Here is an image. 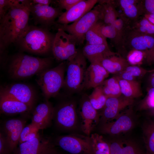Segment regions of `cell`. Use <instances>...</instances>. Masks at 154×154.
Instances as JSON below:
<instances>
[{
	"mask_svg": "<svg viewBox=\"0 0 154 154\" xmlns=\"http://www.w3.org/2000/svg\"><path fill=\"white\" fill-rule=\"evenodd\" d=\"M31 0H13L11 7L0 19V51L1 55L11 44H17L29 25Z\"/></svg>",
	"mask_w": 154,
	"mask_h": 154,
	"instance_id": "obj_1",
	"label": "cell"
},
{
	"mask_svg": "<svg viewBox=\"0 0 154 154\" xmlns=\"http://www.w3.org/2000/svg\"><path fill=\"white\" fill-rule=\"evenodd\" d=\"M52 62L50 57L42 58L17 53L10 59L8 72L12 79L21 80L37 75L50 68Z\"/></svg>",
	"mask_w": 154,
	"mask_h": 154,
	"instance_id": "obj_2",
	"label": "cell"
},
{
	"mask_svg": "<svg viewBox=\"0 0 154 154\" xmlns=\"http://www.w3.org/2000/svg\"><path fill=\"white\" fill-rule=\"evenodd\" d=\"M55 35L49 30L29 25L26 32L17 44L23 50L38 54H44L52 51Z\"/></svg>",
	"mask_w": 154,
	"mask_h": 154,
	"instance_id": "obj_3",
	"label": "cell"
},
{
	"mask_svg": "<svg viewBox=\"0 0 154 154\" xmlns=\"http://www.w3.org/2000/svg\"><path fill=\"white\" fill-rule=\"evenodd\" d=\"M86 59L82 51L78 49L76 54L67 60L66 74L62 88L68 94L80 92L84 90Z\"/></svg>",
	"mask_w": 154,
	"mask_h": 154,
	"instance_id": "obj_4",
	"label": "cell"
},
{
	"mask_svg": "<svg viewBox=\"0 0 154 154\" xmlns=\"http://www.w3.org/2000/svg\"><path fill=\"white\" fill-rule=\"evenodd\" d=\"M66 64L63 61L56 67L47 69L37 75L36 81L45 100L56 96L62 88Z\"/></svg>",
	"mask_w": 154,
	"mask_h": 154,
	"instance_id": "obj_5",
	"label": "cell"
},
{
	"mask_svg": "<svg viewBox=\"0 0 154 154\" xmlns=\"http://www.w3.org/2000/svg\"><path fill=\"white\" fill-rule=\"evenodd\" d=\"M99 19V13L94 7L81 18L68 25L55 23L56 29H61L73 36L76 39L77 44H82L85 40V36L87 32Z\"/></svg>",
	"mask_w": 154,
	"mask_h": 154,
	"instance_id": "obj_6",
	"label": "cell"
},
{
	"mask_svg": "<svg viewBox=\"0 0 154 154\" xmlns=\"http://www.w3.org/2000/svg\"><path fill=\"white\" fill-rule=\"evenodd\" d=\"M55 145L69 154H94L90 136L71 134L57 137Z\"/></svg>",
	"mask_w": 154,
	"mask_h": 154,
	"instance_id": "obj_7",
	"label": "cell"
},
{
	"mask_svg": "<svg viewBox=\"0 0 154 154\" xmlns=\"http://www.w3.org/2000/svg\"><path fill=\"white\" fill-rule=\"evenodd\" d=\"M53 120L61 129L70 131L76 129L78 119L75 102L72 100L64 101L54 107Z\"/></svg>",
	"mask_w": 154,
	"mask_h": 154,
	"instance_id": "obj_8",
	"label": "cell"
},
{
	"mask_svg": "<svg viewBox=\"0 0 154 154\" xmlns=\"http://www.w3.org/2000/svg\"><path fill=\"white\" fill-rule=\"evenodd\" d=\"M77 44L73 36L62 29H57L52 50L54 58L58 61L68 60L77 52Z\"/></svg>",
	"mask_w": 154,
	"mask_h": 154,
	"instance_id": "obj_9",
	"label": "cell"
},
{
	"mask_svg": "<svg viewBox=\"0 0 154 154\" xmlns=\"http://www.w3.org/2000/svg\"><path fill=\"white\" fill-rule=\"evenodd\" d=\"M135 124V119L132 108L130 107L121 112L112 121L100 125V130L103 133L117 135L131 130Z\"/></svg>",
	"mask_w": 154,
	"mask_h": 154,
	"instance_id": "obj_10",
	"label": "cell"
},
{
	"mask_svg": "<svg viewBox=\"0 0 154 154\" xmlns=\"http://www.w3.org/2000/svg\"><path fill=\"white\" fill-rule=\"evenodd\" d=\"M49 137L39 133L35 137L19 144L13 154H53L58 151Z\"/></svg>",
	"mask_w": 154,
	"mask_h": 154,
	"instance_id": "obj_11",
	"label": "cell"
},
{
	"mask_svg": "<svg viewBox=\"0 0 154 154\" xmlns=\"http://www.w3.org/2000/svg\"><path fill=\"white\" fill-rule=\"evenodd\" d=\"M82 131L90 136L92 131L99 123L100 115L92 106L88 96L84 94L80 99L78 110Z\"/></svg>",
	"mask_w": 154,
	"mask_h": 154,
	"instance_id": "obj_12",
	"label": "cell"
},
{
	"mask_svg": "<svg viewBox=\"0 0 154 154\" xmlns=\"http://www.w3.org/2000/svg\"><path fill=\"white\" fill-rule=\"evenodd\" d=\"M30 11L35 25L49 30L56 23L55 20L63 13L58 7L48 5L33 4L31 2Z\"/></svg>",
	"mask_w": 154,
	"mask_h": 154,
	"instance_id": "obj_13",
	"label": "cell"
},
{
	"mask_svg": "<svg viewBox=\"0 0 154 154\" xmlns=\"http://www.w3.org/2000/svg\"><path fill=\"white\" fill-rule=\"evenodd\" d=\"M0 95L15 99L33 108L36 98L35 92L33 88L22 83H15L1 86Z\"/></svg>",
	"mask_w": 154,
	"mask_h": 154,
	"instance_id": "obj_14",
	"label": "cell"
},
{
	"mask_svg": "<svg viewBox=\"0 0 154 154\" xmlns=\"http://www.w3.org/2000/svg\"><path fill=\"white\" fill-rule=\"evenodd\" d=\"M134 102V100L122 95L117 97L108 98L102 109L99 123L101 125L114 120L124 109L131 106Z\"/></svg>",
	"mask_w": 154,
	"mask_h": 154,
	"instance_id": "obj_15",
	"label": "cell"
},
{
	"mask_svg": "<svg viewBox=\"0 0 154 154\" xmlns=\"http://www.w3.org/2000/svg\"><path fill=\"white\" fill-rule=\"evenodd\" d=\"M123 42L127 54L132 50L148 51L154 48V36L138 33L128 28L124 33Z\"/></svg>",
	"mask_w": 154,
	"mask_h": 154,
	"instance_id": "obj_16",
	"label": "cell"
},
{
	"mask_svg": "<svg viewBox=\"0 0 154 154\" xmlns=\"http://www.w3.org/2000/svg\"><path fill=\"white\" fill-rule=\"evenodd\" d=\"M26 121L21 118H12L5 121L2 126V133L4 135L10 151L13 154L19 144L22 130L25 126Z\"/></svg>",
	"mask_w": 154,
	"mask_h": 154,
	"instance_id": "obj_17",
	"label": "cell"
},
{
	"mask_svg": "<svg viewBox=\"0 0 154 154\" xmlns=\"http://www.w3.org/2000/svg\"><path fill=\"white\" fill-rule=\"evenodd\" d=\"M119 18L129 24L136 21L143 15L141 0H115Z\"/></svg>",
	"mask_w": 154,
	"mask_h": 154,
	"instance_id": "obj_18",
	"label": "cell"
},
{
	"mask_svg": "<svg viewBox=\"0 0 154 154\" xmlns=\"http://www.w3.org/2000/svg\"><path fill=\"white\" fill-rule=\"evenodd\" d=\"M98 0H81L58 18L56 23L68 25L77 20L91 10L98 3Z\"/></svg>",
	"mask_w": 154,
	"mask_h": 154,
	"instance_id": "obj_19",
	"label": "cell"
},
{
	"mask_svg": "<svg viewBox=\"0 0 154 154\" xmlns=\"http://www.w3.org/2000/svg\"><path fill=\"white\" fill-rule=\"evenodd\" d=\"M54 107L48 100L38 104L34 109L31 123L40 130L46 129L51 125L53 119Z\"/></svg>",
	"mask_w": 154,
	"mask_h": 154,
	"instance_id": "obj_20",
	"label": "cell"
},
{
	"mask_svg": "<svg viewBox=\"0 0 154 154\" xmlns=\"http://www.w3.org/2000/svg\"><path fill=\"white\" fill-rule=\"evenodd\" d=\"M109 74L100 62L91 63L85 72L84 89L94 88L99 86Z\"/></svg>",
	"mask_w": 154,
	"mask_h": 154,
	"instance_id": "obj_21",
	"label": "cell"
},
{
	"mask_svg": "<svg viewBox=\"0 0 154 154\" xmlns=\"http://www.w3.org/2000/svg\"><path fill=\"white\" fill-rule=\"evenodd\" d=\"M1 112L6 115L29 113L33 109L27 104L8 96L0 95Z\"/></svg>",
	"mask_w": 154,
	"mask_h": 154,
	"instance_id": "obj_22",
	"label": "cell"
},
{
	"mask_svg": "<svg viewBox=\"0 0 154 154\" xmlns=\"http://www.w3.org/2000/svg\"><path fill=\"white\" fill-rule=\"evenodd\" d=\"M94 8L99 13V21L104 25H112L119 18L115 0H98V4Z\"/></svg>",
	"mask_w": 154,
	"mask_h": 154,
	"instance_id": "obj_23",
	"label": "cell"
},
{
	"mask_svg": "<svg viewBox=\"0 0 154 154\" xmlns=\"http://www.w3.org/2000/svg\"><path fill=\"white\" fill-rule=\"evenodd\" d=\"M83 54L90 63L99 62L103 58L117 53L112 51L108 44H86L82 50Z\"/></svg>",
	"mask_w": 154,
	"mask_h": 154,
	"instance_id": "obj_24",
	"label": "cell"
},
{
	"mask_svg": "<svg viewBox=\"0 0 154 154\" xmlns=\"http://www.w3.org/2000/svg\"><path fill=\"white\" fill-rule=\"evenodd\" d=\"M99 62L109 74L115 75L119 74L130 65L126 58L118 53L104 58Z\"/></svg>",
	"mask_w": 154,
	"mask_h": 154,
	"instance_id": "obj_25",
	"label": "cell"
},
{
	"mask_svg": "<svg viewBox=\"0 0 154 154\" xmlns=\"http://www.w3.org/2000/svg\"><path fill=\"white\" fill-rule=\"evenodd\" d=\"M109 144L111 154H143L137 143L130 140L118 139Z\"/></svg>",
	"mask_w": 154,
	"mask_h": 154,
	"instance_id": "obj_26",
	"label": "cell"
},
{
	"mask_svg": "<svg viewBox=\"0 0 154 154\" xmlns=\"http://www.w3.org/2000/svg\"><path fill=\"white\" fill-rule=\"evenodd\" d=\"M100 22V29L102 35L110 40L118 53L123 57L125 55L126 57L127 53L123 47L122 39L114 25H106Z\"/></svg>",
	"mask_w": 154,
	"mask_h": 154,
	"instance_id": "obj_27",
	"label": "cell"
},
{
	"mask_svg": "<svg viewBox=\"0 0 154 154\" xmlns=\"http://www.w3.org/2000/svg\"><path fill=\"white\" fill-rule=\"evenodd\" d=\"M118 78L121 95L125 97L133 100L142 95L143 93L139 81Z\"/></svg>",
	"mask_w": 154,
	"mask_h": 154,
	"instance_id": "obj_28",
	"label": "cell"
},
{
	"mask_svg": "<svg viewBox=\"0 0 154 154\" xmlns=\"http://www.w3.org/2000/svg\"><path fill=\"white\" fill-rule=\"evenodd\" d=\"M153 71V69L148 70L140 66L130 65L122 72L115 76L120 79L139 81L146 74Z\"/></svg>",
	"mask_w": 154,
	"mask_h": 154,
	"instance_id": "obj_29",
	"label": "cell"
},
{
	"mask_svg": "<svg viewBox=\"0 0 154 154\" xmlns=\"http://www.w3.org/2000/svg\"><path fill=\"white\" fill-rule=\"evenodd\" d=\"M142 130L146 154H154V119L145 121Z\"/></svg>",
	"mask_w": 154,
	"mask_h": 154,
	"instance_id": "obj_30",
	"label": "cell"
},
{
	"mask_svg": "<svg viewBox=\"0 0 154 154\" xmlns=\"http://www.w3.org/2000/svg\"><path fill=\"white\" fill-rule=\"evenodd\" d=\"M99 86L108 98L117 97L121 95L118 78L116 76L105 80Z\"/></svg>",
	"mask_w": 154,
	"mask_h": 154,
	"instance_id": "obj_31",
	"label": "cell"
},
{
	"mask_svg": "<svg viewBox=\"0 0 154 154\" xmlns=\"http://www.w3.org/2000/svg\"><path fill=\"white\" fill-rule=\"evenodd\" d=\"M90 137L94 154H111L109 143L102 135L94 133Z\"/></svg>",
	"mask_w": 154,
	"mask_h": 154,
	"instance_id": "obj_32",
	"label": "cell"
},
{
	"mask_svg": "<svg viewBox=\"0 0 154 154\" xmlns=\"http://www.w3.org/2000/svg\"><path fill=\"white\" fill-rule=\"evenodd\" d=\"M100 22L98 21L86 33L85 36L86 44H108L106 38L102 35L100 31Z\"/></svg>",
	"mask_w": 154,
	"mask_h": 154,
	"instance_id": "obj_33",
	"label": "cell"
},
{
	"mask_svg": "<svg viewBox=\"0 0 154 154\" xmlns=\"http://www.w3.org/2000/svg\"><path fill=\"white\" fill-rule=\"evenodd\" d=\"M133 25L135 27L128 29L138 33L154 36V25L144 17H140Z\"/></svg>",
	"mask_w": 154,
	"mask_h": 154,
	"instance_id": "obj_34",
	"label": "cell"
},
{
	"mask_svg": "<svg viewBox=\"0 0 154 154\" xmlns=\"http://www.w3.org/2000/svg\"><path fill=\"white\" fill-rule=\"evenodd\" d=\"M88 98L92 106L97 110L103 108L108 98L99 86L94 88Z\"/></svg>",
	"mask_w": 154,
	"mask_h": 154,
	"instance_id": "obj_35",
	"label": "cell"
},
{
	"mask_svg": "<svg viewBox=\"0 0 154 154\" xmlns=\"http://www.w3.org/2000/svg\"><path fill=\"white\" fill-rule=\"evenodd\" d=\"M147 51L133 50L127 54L126 59L131 65L140 66L146 61Z\"/></svg>",
	"mask_w": 154,
	"mask_h": 154,
	"instance_id": "obj_36",
	"label": "cell"
},
{
	"mask_svg": "<svg viewBox=\"0 0 154 154\" xmlns=\"http://www.w3.org/2000/svg\"><path fill=\"white\" fill-rule=\"evenodd\" d=\"M154 108V88L148 87L145 97L139 102L138 109L140 111H148Z\"/></svg>",
	"mask_w": 154,
	"mask_h": 154,
	"instance_id": "obj_37",
	"label": "cell"
},
{
	"mask_svg": "<svg viewBox=\"0 0 154 154\" xmlns=\"http://www.w3.org/2000/svg\"><path fill=\"white\" fill-rule=\"evenodd\" d=\"M39 130L35 125L31 122L25 126L21 132L19 145L36 137L39 134Z\"/></svg>",
	"mask_w": 154,
	"mask_h": 154,
	"instance_id": "obj_38",
	"label": "cell"
},
{
	"mask_svg": "<svg viewBox=\"0 0 154 154\" xmlns=\"http://www.w3.org/2000/svg\"><path fill=\"white\" fill-rule=\"evenodd\" d=\"M81 0H58L56 2L58 7L61 10L65 9L67 11L70 9Z\"/></svg>",
	"mask_w": 154,
	"mask_h": 154,
	"instance_id": "obj_39",
	"label": "cell"
},
{
	"mask_svg": "<svg viewBox=\"0 0 154 154\" xmlns=\"http://www.w3.org/2000/svg\"><path fill=\"white\" fill-rule=\"evenodd\" d=\"M141 4L143 15L154 14V0H141Z\"/></svg>",
	"mask_w": 154,
	"mask_h": 154,
	"instance_id": "obj_40",
	"label": "cell"
},
{
	"mask_svg": "<svg viewBox=\"0 0 154 154\" xmlns=\"http://www.w3.org/2000/svg\"><path fill=\"white\" fill-rule=\"evenodd\" d=\"M0 154H11L6 138L1 132L0 133Z\"/></svg>",
	"mask_w": 154,
	"mask_h": 154,
	"instance_id": "obj_41",
	"label": "cell"
},
{
	"mask_svg": "<svg viewBox=\"0 0 154 154\" xmlns=\"http://www.w3.org/2000/svg\"><path fill=\"white\" fill-rule=\"evenodd\" d=\"M13 2V0H0V19L6 13L12 5Z\"/></svg>",
	"mask_w": 154,
	"mask_h": 154,
	"instance_id": "obj_42",
	"label": "cell"
},
{
	"mask_svg": "<svg viewBox=\"0 0 154 154\" xmlns=\"http://www.w3.org/2000/svg\"><path fill=\"white\" fill-rule=\"evenodd\" d=\"M145 62L150 65L154 64V48L147 51Z\"/></svg>",
	"mask_w": 154,
	"mask_h": 154,
	"instance_id": "obj_43",
	"label": "cell"
},
{
	"mask_svg": "<svg viewBox=\"0 0 154 154\" xmlns=\"http://www.w3.org/2000/svg\"><path fill=\"white\" fill-rule=\"evenodd\" d=\"M31 2L33 4H39L43 5H50L52 2L50 0H32Z\"/></svg>",
	"mask_w": 154,
	"mask_h": 154,
	"instance_id": "obj_44",
	"label": "cell"
},
{
	"mask_svg": "<svg viewBox=\"0 0 154 154\" xmlns=\"http://www.w3.org/2000/svg\"><path fill=\"white\" fill-rule=\"evenodd\" d=\"M153 71L150 73V74L148 78V82L149 87L154 88V72Z\"/></svg>",
	"mask_w": 154,
	"mask_h": 154,
	"instance_id": "obj_45",
	"label": "cell"
},
{
	"mask_svg": "<svg viewBox=\"0 0 154 154\" xmlns=\"http://www.w3.org/2000/svg\"><path fill=\"white\" fill-rule=\"evenodd\" d=\"M142 16L147 19L150 22L154 25V19L150 17L145 14H144Z\"/></svg>",
	"mask_w": 154,
	"mask_h": 154,
	"instance_id": "obj_46",
	"label": "cell"
},
{
	"mask_svg": "<svg viewBox=\"0 0 154 154\" xmlns=\"http://www.w3.org/2000/svg\"><path fill=\"white\" fill-rule=\"evenodd\" d=\"M147 112V114L149 116L154 117V108Z\"/></svg>",
	"mask_w": 154,
	"mask_h": 154,
	"instance_id": "obj_47",
	"label": "cell"
},
{
	"mask_svg": "<svg viewBox=\"0 0 154 154\" xmlns=\"http://www.w3.org/2000/svg\"><path fill=\"white\" fill-rule=\"evenodd\" d=\"M53 154H63L62 153H61L60 152H59L58 151L57 152Z\"/></svg>",
	"mask_w": 154,
	"mask_h": 154,
	"instance_id": "obj_48",
	"label": "cell"
},
{
	"mask_svg": "<svg viewBox=\"0 0 154 154\" xmlns=\"http://www.w3.org/2000/svg\"><path fill=\"white\" fill-rule=\"evenodd\" d=\"M153 71L154 72V69H153Z\"/></svg>",
	"mask_w": 154,
	"mask_h": 154,
	"instance_id": "obj_49",
	"label": "cell"
}]
</instances>
